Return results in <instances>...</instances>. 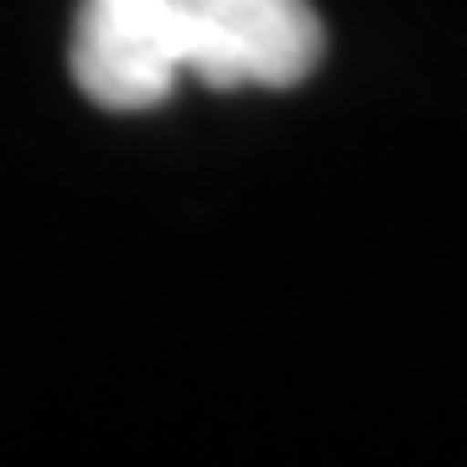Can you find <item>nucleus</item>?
I'll return each mask as SVG.
<instances>
[{"instance_id": "f257e3e1", "label": "nucleus", "mask_w": 467, "mask_h": 467, "mask_svg": "<svg viewBox=\"0 0 467 467\" xmlns=\"http://www.w3.org/2000/svg\"><path fill=\"white\" fill-rule=\"evenodd\" d=\"M187 78L208 88H291L322 57L312 0H171Z\"/></svg>"}, {"instance_id": "f03ea898", "label": "nucleus", "mask_w": 467, "mask_h": 467, "mask_svg": "<svg viewBox=\"0 0 467 467\" xmlns=\"http://www.w3.org/2000/svg\"><path fill=\"white\" fill-rule=\"evenodd\" d=\"M73 78L104 109H150L187 78L171 0H84Z\"/></svg>"}]
</instances>
